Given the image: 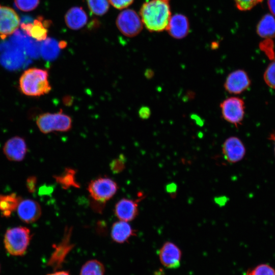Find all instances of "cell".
<instances>
[{
    "mask_svg": "<svg viewBox=\"0 0 275 275\" xmlns=\"http://www.w3.org/2000/svg\"><path fill=\"white\" fill-rule=\"evenodd\" d=\"M116 25L120 32L128 37L138 35L143 29L141 17L132 9H125L120 12L116 19Z\"/></svg>",
    "mask_w": 275,
    "mask_h": 275,
    "instance_id": "7",
    "label": "cell"
},
{
    "mask_svg": "<svg viewBox=\"0 0 275 275\" xmlns=\"http://www.w3.org/2000/svg\"><path fill=\"white\" fill-rule=\"evenodd\" d=\"M16 209L20 219L26 223H34L41 215L40 204L31 199H21Z\"/></svg>",
    "mask_w": 275,
    "mask_h": 275,
    "instance_id": "15",
    "label": "cell"
},
{
    "mask_svg": "<svg viewBox=\"0 0 275 275\" xmlns=\"http://www.w3.org/2000/svg\"><path fill=\"white\" fill-rule=\"evenodd\" d=\"M146 77H152L154 73L151 70H147L146 72Z\"/></svg>",
    "mask_w": 275,
    "mask_h": 275,
    "instance_id": "38",
    "label": "cell"
},
{
    "mask_svg": "<svg viewBox=\"0 0 275 275\" xmlns=\"http://www.w3.org/2000/svg\"><path fill=\"white\" fill-rule=\"evenodd\" d=\"M158 257L163 266L170 269H176L180 265L182 252L175 243L167 241L159 249Z\"/></svg>",
    "mask_w": 275,
    "mask_h": 275,
    "instance_id": "13",
    "label": "cell"
},
{
    "mask_svg": "<svg viewBox=\"0 0 275 275\" xmlns=\"http://www.w3.org/2000/svg\"><path fill=\"white\" fill-rule=\"evenodd\" d=\"M65 21L69 29L77 30L83 28L87 23L88 16L82 7H73L65 14Z\"/></svg>",
    "mask_w": 275,
    "mask_h": 275,
    "instance_id": "19",
    "label": "cell"
},
{
    "mask_svg": "<svg viewBox=\"0 0 275 275\" xmlns=\"http://www.w3.org/2000/svg\"><path fill=\"white\" fill-rule=\"evenodd\" d=\"M257 33L259 36L265 39L275 37V18L267 14L260 20L257 26Z\"/></svg>",
    "mask_w": 275,
    "mask_h": 275,
    "instance_id": "20",
    "label": "cell"
},
{
    "mask_svg": "<svg viewBox=\"0 0 275 275\" xmlns=\"http://www.w3.org/2000/svg\"><path fill=\"white\" fill-rule=\"evenodd\" d=\"M135 235V230L127 222L119 220L112 226L111 236L113 240L117 243H124Z\"/></svg>",
    "mask_w": 275,
    "mask_h": 275,
    "instance_id": "18",
    "label": "cell"
},
{
    "mask_svg": "<svg viewBox=\"0 0 275 275\" xmlns=\"http://www.w3.org/2000/svg\"><path fill=\"white\" fill-rule=\"evenodd\" d=\"M20 25V18L15 11L9 7L0 5V38L6 39Z\"/></svg>",
    "mask_w": 275,
    "mask_h": 275,
    "instance_id": "10",
    "label": "cell"
},
{
    "mask_svg": "<svg viewBox=\"0 0 275 275\" xmlns=\"http://www.w3.org/2000/svg\"><path fill=\"white\" fill-rule=\"evenodd\" d=\"M245 275H275V269L267 264H261L249 269Z\"/></svg>",
    "mask_w": 275,
    "mask_h": 275,
    "instance_id": "25",
    "label": "cell"
},
{
    "mask_svg": "<svg viewBox=\"0 0 275 275\" xmlns=\"http://www.w3.org/2000/svg\"><path fill=\"white\" fill-rule=\"evenodd\" d=\"M170 0H150L140 9L142 21L151 32H160L167 29L170 18Z\"/></svg>",
    "mask_w": 275,
    "mask_h": 275,
    "instance_id": "1",
    "label": "cell"
},
{
    "mask_svg": "<svg viewBox=\"0 0 275 275\" xmlns=\"http://www.w3.org/2000/svg\"><path fill=\"white\" fill-rule=\"evenodd\" d=\"M105 267L99 261L92 259L87 261L81 267L79 275H104Z\"/></svg>",
    "mask_w": 275,
    "mask_h": 275,
    "instance_id": "23",
    "label": "cell"
},
{
    "mask_svg": "<svg viewBox=\"0 0 275 275\" xmlns=\"http://www.w3.org/2000/svg\"><path fill=\"white\" fill-rule=\"evenodd\" d=\"M51 24L50 20H45L39 16L32 22L20 24V27L28 36L37 41H41L46 39L48 29Z\"/></svg>",
    "mask_w": 275,
    "mask_h": 275,
    "instance_id": "14",
    "label": "cell"
},
{
    "mask_svg": "<svg viewBox=\"0 0 275 275\" xmlns=\"http://www.w3.org/2000/svg\"><path fill=\"white\" fill-rule=\"evenodd\" d=\"M76 171L72 168H65V170L60 175L54 176L56 182L65 189L71 187L79 188L78 183L76 180Z\"/></svg>",
    "mask_w": 275,
    "mask_h": 275,
    "instance_id": "22",
    "label": "cell"
},
{
    "mask_svg": "<svg viewBox=\"0 0 275 275\" xmlns=\"http://www.w3.org/2000/svg\"><path fill=\"white\" fill-rule=\"evenodd\" d=\"M44 42V52L48 57L54 58L57 56L59 52V49H61L56 40L52 39H47Z\"/></svg>",
    "mask_w": 275,
    "mask_h": 275,
    "instance_id": "27",
    "label": "cell"
},
{
    "mask_svg": "<svg viewBox=\"0 0 275 275\" xmlns=\"http://www.w3.org/2000/svg\"><path fill=\"white\" fill-rule=\"evenodd\" d=\"M40 3V0H14L16 7L23 12L31 11L35 9Z\"/></svg>",
    "mask_w": 275,
    "mask_h": 275,
    "instance_id": "28",
    "label": "cell"
},
{
    "mask_svg": "<svg viewBox=\"0 0 275 275\" xmlns=\"http://www.w3.org/2000/svg\"><path fill=\"white\" fill-rule=\"evenodd\" d=\"M268 139H269V140L271 141L272 142H273V143H274L273 150H274V156H275V132H273L269 134V137H268Z\"/></svg>",
    "mask_w": 275,
    "mask_h": 275,
    "instance_id": "37",
    "label": "cell"
},
{
    "mask_svg": "<svg viewBox=\"0 0 275 275\" xmlns=\"http://www.w3.org/2000/svg\"><path fill=\"white\" fill-rule=\"evenodd\" d=\"M73 228L66 226L61 241L56 246L47 265L54 269L60 268L64 262L66 256L74 246L71 242Z\"/></svg>",
    "mask_w": 275,
    "mask_h": 275,
    "instance_id": "8",
    "label": "cell"
},
{
    "mask_svg": "<svg viewBox=\"0 0 275 275\" xmlns=\"http://www.w3.org/2000/svg\"><path fill=\"white\" fill-rule=\"evenodd\" d=\"M118 189L117 182L107 176H101L91 180L87 190L93 200V207L101 211L103 205L111 199Z\"/></svg>",
    "mask_w": 275,
    "mask_h": 275,
    "instance_id": "3",
    "label": "cell"
},
{
    "mask_svg": "<svg viewBox=\"0 0 275 275\" xmlns=\"http://www.w3.org/2000/svg\"><path fill=\"white\" fill-rule=\"evenodd\" d=\"M263 77L266 85L275 89V60H272L267 66Z\"/></svg>",
    "mask_w": 275,
    "mask_h": 275,
    "instance_id": "26",
    "label": "cell"
},
{
    "mask_svg": "<svg viewBox=\"0 0 275 275\" xmlns=\"http://www.w3.org/2000/svg\"><path fill=\"white\" fill-rule=\"evenodd\" d=\"M125 158L123 155H120L119 157L114 159L110 163L111 170L114 173H118L125 168Z\"/></svg>",
    "mask_w": 275,
    "mask_h": 275,
    "instance_id": "31",
    "label": "cell"
},
{
    "mask_svg": "<svg viewBox=\"0 0 275 275\" xmlns=\"http://www.w3.org/2000/svg\"><path fill=\"white\" fill-rule=\"evenodd\" d=\"M251 85V80L248 73L243 69H237L228 74L224 87L229 93L237 95L246 91Z\"/></svg>",
    "mask_w": 275,
    "mask_h": 275,
    "instance_id": "9",
    "label": "cell"
},
{
    "mask_svg": "<svg viewBox=\"0 0 275 275\" xmlns=\"http://www.w3.org/2000/svg\"><path fill=\"white\" fill-rule=\"evenodd\" d=\"M142 194L136 200L122 198L115 204L114 213L120 221L127 222L134 219L139 214V203L144 198Z\"/></svg>",
    "mask_w": 275,
    "mask_h": 275,
    "instance_id": "12",
    "label": "cell"
},
{
    "mask_svg": "<svg viewBox=\"0 0 275 275\" xmlns=\"http://www.w3.org/2000/svg\"><path fill=\"white\" fill-rule=\"evenodd\" d=\"M222 150L224 158L230 163H236L241 161L246 151L243 142L235 136H230L225 140Z\"/></svg>",
    "mask_w": 275,
    "mask_h": 275,
    "instance_id": "11",
    "label": "cell"
},
{
    "mask_svg": "<svg viewBox=\"0 0 275 275\" xmlns=\"http://www.w3.org/2000/svg\"><path fill=\"white\" fill-rule=\"evenodd\" d=\"M90 11L97 16L105 14L109 8L108 0H87Z\"/></svg>",
    "mask_w": 275,
    "mask_h": 275,
    "instance_id": "24",
    "label": "cell"
},
{
    "mask_svg": "<svg viewBox=\"0 0 275 275\" xmlns=\"http://www.w3.org/2000/svg\"><path fill=\"white\" fill-rule=\"evenodd\" d=\"M47 275H70L68 271H58L55 272L48 274Z\"/></svg>",
    "mask_w": 275,
    "mask_h": 275,
    "instance_id": "36",
    "label": "cell"
},
{
    "mask_svg": "<svg viewBox=\"0 0 275 275\" xmlns=\"http://www.w3.org/2000/svg\"><path fill=\"white\" fill-rule=\"evenodd\" d=\"M111 4L117 9H123L129 6L134 0H108Z\"/></svg>",
    "mask_w": 275,
    "mask_h": 275,
    "instance_id": "32",
    "label": "cell"
},
{
    "mask_svg": "<svg viewBox=\"0 0 275 275\" xmlns=\"http://www.w3.org/2000/svg\"><path fill=\"white\" fill-rule=\"evenodd\" d=\"M48 77L47 70L37 67L29 68L19 78V89L28 96L39 97L48 94L51 90Z\"/></svg>",
    "mask_w": 275,
    "mask_h": 275,
    "instance_id": "2",
    "label": "cell"
},
{
    "mask_svg": "<svg viewBox=\"0 0 275 275\" xmlns=\"http://www.w3.org/2000/svg\"><path fill=\"white\" fill-rule=\"evenodd\" d=\"M259 46L260 49L264 52L270 60L272 61L275 60L273 42L271 39H266V40L260 43Z\"/></svg>",
    "mask_w": 275,
    "mask_h": 275,
    "instance_id": "29",
    "label": "cell"
},
{
    "mask_svg": "<svg viewBox=\"0 0 275 275\" xmlns=\"http://www.w3.org/2000/svg\"><path fill=\"white\" fill-rule=\"evenodd\" d=\"M267 3L269 10L275 16V0H268Z\"/></svg>",
    "mask_w": 275,
    "mask_h": 275,
    "instance_id": "35",
    "label": "cell"
},
{
    "mask_svg": "<svg viewBox=\"0 0 275 275\" xmlns=\"http://www.w3.org/2000/svg\"><path fill=\"white\" fill-rule=\"evenodd\" d=\"M222 116L227 122L236 127L241 125L245 115V102L238 97H230L224 100L219 105Z\"/></svg>",
    "mask_w": 275,
    "mask_h": 275,
    "instance_id": "6",
    "label": "cell"
},
{
    "mask_svg": "<svg viewBox=\"0 0 275 275\" xmlns=\"http://www.w3.org/2000/svg\"><path fill=\"white\" fill-rule=\"evenodd\" d=\"M20 200V198L14 193L0 194V211L3 215L6 217L10 216L12 212L17 209Z\"/></svg>",
    "mask_w": 275,
    "mask_h": 275,
    "instance_id": "21",
    "label": "cell"
},
{
    "mask_svg": "<svg viewBox=\"0 0 275 275\" xmlns=\"http://www.w3.org/2000/svg\"><path fill=\"white\" fill-rule=\"evenodd\" d=\"M189 29L188 18L183 14H176L171 17L166 30L171 36L180 39L187 36Z\"/></svg>",
    "mask_w": 275,
    "mask_h": 275,
    "instance_id": "17",
    "label": "cell"
},
{
    "mask_svg": "<svg viewBox=\"0 0 275 275\" xmlns=\"http://www.w3.org/2000/svg\"><path fill=\"white\" fill-rule=\"evenodd\" d=\"M27 150L24 139L18 136L7 140L3 147V151L7 158L13 161L22 160L26 155Z\"/></svg>",
    "mask_w": 275,
    "mask_h": 275,
    "instance_id": "16",
    "label": "cell"
},
{
    "mask_svg": "<svg viewBox=\"0 0 275 275\" xmlns=\"http://www.w3.org/2000/svg\"><path fill=\"white\" fill-rule=\"evenodd\" d=\"M37 184V178L32 176L29 177L26 182V186L30 193H34L35 191Z\"/></svg>",
    "mask_w": 275,
    "mask_h": 275,
    "instance_id": "33",
    "label": "cell"
},
{
    "mask_svg": "<svg viewBox=\"0 0 275 275\" xmlns=\"http://www.w3.org/2000/svg\"><path fill=\"white\" fill-rule=\"evenodd\" d=\"M72 123L71 118L62 110L57 113L42 114L36 120L38 128L44 134L53 131H67L71 128Z\"/></svg>",
    "mask_w": 275,
    "mask_h": 275,
    "instance_id": "5",
    "label": "cell"
},
{
    "mask_svg": "<svg viewBox=\"0 0 275 275\" xmlns=\"http://www.w3.org/2000/svg\"><path fill=\"white\" fill-rule=\"evenodd\" d=\"M140 117L144 119L148 118L151 115L150 109L147 106L142 107L139 112Z\"/></svg>",
    "mask_w": 275,
    "mask_h": 275,
    "instance_id": "34",
    "label": "cell"
},
{
    "mask_svg": "<svg viewBox=\"0 0 275 275\" xmlns=\"http://www.w3.org/2000/svg\"><path fill=\"white\" fill-rule=\"evenodd\" d=\"M31 231L25 227H16L8 229L4 236L7 251L13 256H22L25 253L31 239Z\"/></svg>",
    "mask_w": 275,
    "mask_h": 275,
    "instance_id": "4",
    "label": "cell"
},
{
    "mask_svg": "<svg viewBox=\"0 0 275 275\" xmlns=\"http://www.w3.org/2000/svg\"><path fill=\"white\" fill-rule=\"evenodd\" d=\"M237 8L241 11H247L254 7L263 0H234Z\"/></svg>",
    "mask_w": 275,
    "mask_h": 275,
    "instance_id": "30",
    "label": "cell"
}]
</instances>
